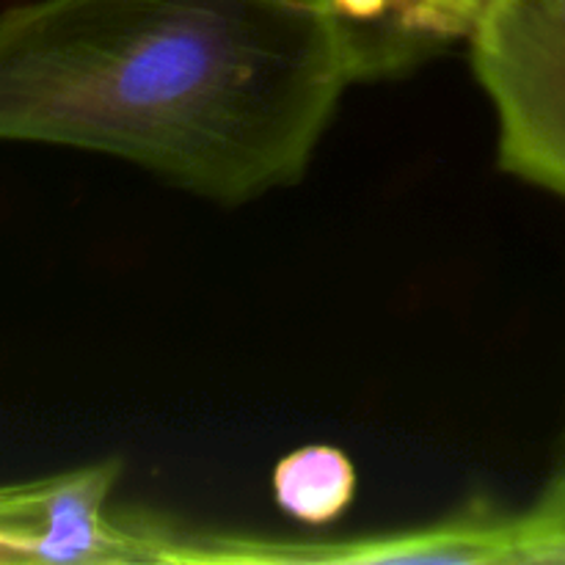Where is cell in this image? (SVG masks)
<instances>
[{"mask_svg":"<svg viewBox=\"0 0 565 565\" xmlns=\"http://www.w3.org/2000/svg\"><path fill=\"white\" fill-rule=\"evenodd\" d=\"M469 61L505 174L565 199V0H483Z\"/></svg>","mask_w":565,"mask_h":565,"instance_id":"7a4b0ae2","label":"cell"},{"mask_svg":"<svg viewBox=\"0 0 565 565\" xmlns=\"http://www.w3.org/2000/svg\"><path fill=\"white\" fill-rule=\"evenodd\" d=\"M276 505L296 522L323 527L337 522L356 497V467L334 445H307L274 467Z\"/></svg>","mask_w":565,"mask_h":565,"instance_id":"8992f818","label":"cell"},{"mask_svg":"<svg viewBox=\"0 0 565 565\" xmlns=\"http://www.w3.org/2000/svg\"><path fill=\"white\" fill-rule=\"evenodd\" d=\"M353 83L329 0H31L0 14V141L243 204L298 185Z\"/></svg>","mask_w":565,"mask_h":565,"instance_id":"6da1fadb","label":"cell"},{"mask_svg":"<svg viewBox=\"0 0 565 565\" xmlns=\"http://www.w3.org/2000/svg\"><path fill=\"white\" fill-rule=\"evenodd\" d=\"M166 563L180 565H364L456 563L511 565V513L472 500L439 522L353 539H268L246 533H180Z\"/></svg>","mask_w":565,"mask_h":565,"instance_id":"277c9868","label":"cell"},{"mask_svg":"<svg viewBox=\"0 0 565 565\" xmlns=\"http://www.w3.org/2000/svg\"><path fill=\"white\" fill-rule=\"evenodd\" d=\"M119 458L31 483L0 486V561L163 563L171 524L110 516Z\"/></svg>","mask_w":565,"mask_h":565,"instance_id":"3957f363","label":"cell"},{"mask_svg":"<svg viewBox=\"0 0 565 565\" xmlns=\"http://www.w3.org/2000/svg\"><path fill=\"white\" fill-rule=\"evenodd\" d=\"M565 563V472L544 486L533 505L511 513V565Z\"/></svg>","mask_w":565,"mask_h":565,"instance_id":"52a82bcc","label":"cell"},{"mask_svg":"<svg viewBox=\"0 0 565 565\" xmlns=\"http://www.w3.org/2000/svg\"><path fill=\"white\" fill-rule=\"evenodd\" d=\"M353 31L362 81L414 70L472 36L483 0H329Z\"/></svg>","mask_w":565,"mask_h":565,"instance_id":"5b68a950","label":"cell"}]
</instances>
